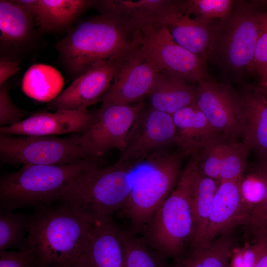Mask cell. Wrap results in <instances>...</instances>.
<instances>
[{
    "instance_id": "cell-1",
    "label": "cell",
    "mask_w": 267,
    "mask_h": 267,
    "mask_svg": "<svg viewBox=\"0 0 267 267\" xmlns=\"http://www.w3.org/2000/svg\"><path fill=\"white\" fill-rule=\"evenodd\" d=\"M52 204L35 207L29 217L27 247L32 250L38 267H74L94 222L65 203Z\"/></svg>"
},
{
    "instance_id": "cell-2",
    "label": "cell",
    "mask_w": 267,
    "mask_h": 267,
    "mask_svg": "<svg viewBox=\"0 0 267 267\" xmlns=\"http://www.w3.org/2000/svg\"><path fill=\"white\" fill-rule=\"evenodd\" d=\"M98 165L84 159L65 165H23L16 172L4 173L0 178V210L14 212L63 201Z\"/></svg>"
},
{
    "instance_id": "cell-3",
    "label": "cell",
    "mask_w": 267,
    "mask_h": 267,
    "mask_svg": "<svg viewBox=\"0 0 267 267\" xmlns=\"http://www.w3.org/2000/svg\"><path fill=\"white\" fill-rule=\"evenodd\" d=\"M140 41V31L101 13L80 23L56 48L66 69L77 78L95 64L139 45Z\"/></svg>"
},
{
    "instance_id": "cell-4",
    "label": "cell",
    "mask_w": 267,
    "mask_h": 267,
    "mask_svg": "<svg viewBox=\"0 0 267 267\" xmlns=\"http://www.w3.org/2000/svg\"><path fill=\"white\" fill-rule=\"evenodd\" d=\"M200 151L192 152L171 194L145 226L142 238L168 259L182 255L193 229L192 199L199 172Z\"/></svg>"
},
{
    "instance_id": "cell-5",
    "label": "cell",
    "mask_w": 267,
    "mask_h": 267,
    "mask_svg": "<svg viewBox=\"0 0 267 267\" xmlns=\"http://www.w3.org/2000/svg\"><path fill=\"white\" fill-rule=\"evenodd\" d=\"M185 155L163 150L137 167L134 182L124 207L116 214L129 222L130 230L142 233L154 214L177 185Z\"/></svg>"
},
{
    "instance_id": "cell-6",
    "label": "cell",
    "mask_w": 267,
    "mask_h": 267,
    "mask_svg": "<svg viewBox=\"0 0 267 267\" xmlns=\"http://www.w3.org/2000/svg\"><path fill=\"white\" fill-rule=\"evenodd\" d=\"M137 167L116 162L105 167L98 165L62 202L93 222L113 219V215L124 207L129 198Z\"/></svg>"
},
{
    "instance_id": "cell-7",
    "label": "cell",
    "mask_w": 267,
    "mask_h": 267,
    "mask_svg": "<svg viewBox=\"0 0 267 267\" xmlns=\"http://www.w3.org/2000/svg\"><path fill=\"white\" fill-rule=\"evenodd\" d=\"M80 137L77 133L63 138L0 134V161L9 165H60L87 159Z\"/></svg>"
},
{
    "instance_id": "cell-8",
    "label": "cell",
    "mask_w": 267,
    "mask_h": 267,
    "mask_svg": "<svg viewBox=\"0 0 267 267\" xmlns=\"http://www.w3.org/2000/svg\"><path fill=\"white\" fill-rule=\"evenodd\" d=\"M144 108L143 102L101 105L80 134V146L85 157L96 162L111 150L123 151L128 132Z\"/></svg>"
},
{
    "instance_id": "cell-9",
    "label": "cell",
    "mask_w": 267,
    "mask_h": 267,
    "mask_svg": "<svg viewBox=\"0 0 267 267\" xmlns=\"http://www.w3.org/2000/svg\"><path fill=\"white\" fill-rule=\"evenodd\" d=\"M140 32L141 52L161 72L187 82L206 79L205 59L177 44L166 27L154 25Z\"/></svg>"
},
{
    "instance_id": "cell-10",
    "label": "cell",
    "mask_w": 267,
    "mask_h": 267,
    "mask_svg": "<svg viewBox=\"0 0 267 267\" xmlns=\"http://www.w3.org/2000/svg\"><path fill=\"white\" fill-rule=\"evenodd\" d=\"M172 115L145 107L129 130L126 146L116 163L136 167L155 153L174 143Z\"/></svg>"
},
{
    "instance_id": "cell-11",
    "label": "cell",
    "mask_w": 267,
    "mask_h": 267,
    "mask_svg": "<svg viewBox=\"0 0 267 267\" xmlns=\"http://www.w3.org/2000/svg\"><path fill=\"white\" fill-rule=\"evenodd\" d=\"M139 46L119 57L111 86L99 100L101 105L130 104L150 93L161 72Z\"/></svg>"
},
{
    "instance_id": "cell-12",
    "label": "cell",
    "mask_w": 267,
    "mask_h": 267,
    "mask_svg": "<svg viewBox=\"0 0 267 267\" xmlns=\"http://www.w3.org/2000/svg\"><path fill=\"white\" fill-rule=\"evenodd\" d=\"M259 12L252 6L241 4L225 20L222 29L219 26L214 50L219 49L224 62L236 71L252 67L257 43Z\"/></svg>"
},
{
    "instance_id": "cell-13",
    "label": "cell",
    "mask_w": 267,
    "mask_h": 267,
    "mask_svg": "<svg viewBox=\"0 0 267 267\" xmlns=\"http://www.w3.org/2000/svg\"><path fill=\"white\" fill-rule=\"evenodd\" d=\"M196 104L212 127L229 140L241 137L239 95L229 85L204 79L198 82Z\"/></svg>"
},
{
    "instance_id": "cell-14",
    "label": "cell",
    "mask_w": 267,
    "mask_h": 267,
    "mask_svg": "<svg viewBox=\"0 0 267 267\" xmlns=\"http://www.w3.org/2000/svg\"><path fill=\"white\" fill-rule=\"evenodd\" d=\"M212 22L191 17L184 1L173 0L155 25L166 27L177 44L205 59L214 50L219 31V27H214Z\"/></svg>"
},
{
    "instance_id": "cell-15",
    "label": "cell",
    "mask_w": 267,
    "mask_h": 267,
    "mask_svg": "<svg viewBox=\"0 0 267 267\" xmlns=\"http://www.w3.org/2000/svg\"><path fill=\"white\" fill-rule=\"evenodd\" d=\"M119 57L97 63L76 78L49 102L48 106L57 110L87 111L110 88Z\"/></svg>"
},
{
    "instance_id": "cell-16",
    "label": "cell",
    "mask_w": 267,
    "mask_h": 267,
    "mask_svg": "<svg viewBox=\"0 0 267 267\" xmlns=\"http://www.w3.org/2000/svg\"><path fill=\"white\" fill-rule=\"evenodd\" d=\"M91 114L87 111L57 110L53 113L38 112L11 126L0 128V134L55 136L81 134L88 127Z\"/></svg>"
},
{
    "instance_id": "cell-17",
    "label": "cell",
    "mask_w": 267,
    "mask_h": 267,
    "mask_svg": "<svg viewBox=\"0 0 267 267\" xmlns=\"http://www.w3.org/2000/svg\"><path fill=\"white\" fill-rule=\"evenodd\" d=\"M242 111L243 143L260 158H267V89L246 85L238 94Z\"/></svg>"
},
{
    "instance_id": "cell-18",
    "label": "cell",
    "mask_w": 267,
    "mask_h": 267,
    "mask_svg": "<svg viewBox=\"0 0 267 267\" xmlns=\"http://www.w3.org/2000/svg\"><path fill=\"white\" fill-rule=\"evenodd\" d=\"M74 267H125L120 228L113 219L94 223L84 250Z\"/></svg>"
},
{
    "instance_id": "cell-19",
    "label": "cell",
    "mask_w": 267,
    "mask_h": 267,
    "mask_svg": "<svg viewBox=\"0 0 267 267\" xmlns=\"http://www.w3.org/2000/svg\"><path fill=\"white\" fill-rule=\"evenodd\" d=\"M238 180L221 182L214 196L204 234L198 245L207 244L224 231L246 222L247 215L242 202Z\"/></svg>"
},
{
    "instance_id": "cell-20",
    "label": "cell",
    "mask_w": 267,
    "mask_h": 267,
    "mask_svg": "<svg viewBox=\"0 0 267 267\" xmlns=\"http://www.w3.org/2000/svg\"><path fill=\"white\" fill-rule=\"evenodd\" d=\"M168 0H95L94 6L101 14L109 15L135 31L155 25L171 5Z\"/></svg>"
},
{
    "instance_id": "cell-21",
    "label": "cell",
    "mask_w": 267,
    "mask_h": 267,
    "mask_svg": "<svg viewBox=\"0 0 267 267\" xmlns=\"http://www.w3.org/2000/svg\"><path fill=\"white\" fill-rule=\"evenodd\" d=\"M172 117L175 128L174 144L186 156L200 150L222 135L212 127L196 103L180 109Z\"/></svg>"
},
{
    "instance_id": "cell-22",
    "label": "cell",
    "mask_w": 267,
    "mask_h": 267,
    "mask_svg": "<svg viewBox=\"0 0 267 267\" xmlns=\"http://www.w3.org/2000/svg\"><path fill=\"white\" fill-rule=\"evenodd\" d=\"M237 226L224 231L207 244L189 248L173 259L169 267H229Z\"/></svg>"
},
{
    "instance_id": "cell-23",
    "label": "cell",
    "mask_w": 267,
    "mask_h": 267,
    "mask_svg": "<svg viewBox=\"0 0 267 267\" xmlns=\"http://www.w3.org/2000/svg\"><path fill=\"white\" fill-rule=\"evenodd\" d=\"M149 96L151 108L173 115L196 103L197 91L183 79L160 72Z\"/></svg>"
},
{
    "instance_id": "cell-24",
    "label": "cell",
    "mask_w": 267,
    "mask_h": 267,
    "mask_svg": "<svg viewBox=\"0 0 267 267\" xmlns=\"http://www.w3.org/2000/svg\"><path fill=\"white\" fill-rule=\"evenodd\" d=\"M34 20L15 0H0V46L19 47L30 40Z\"/></svg>"
},
{
    "instance_id": "cell-25",
    "label": "cell",
    "mask_w": 267,
    "mask_h": 267,
    "mask_svg": "<svg viewBox=\"0 0 267 267\" xmlns=\"http://www.w3.org/2000/svg\"><path fill=\"white\" fill-rule=\"evenodd\" d=\"M95 0H39L35 22L46 31L60 29L71 24L82 13L93 6Z\"/></svg>"
},
{
    "instance_id": "cell-26",
    "label": "cell",
    "mask_w": 267,
    "mask_h": 267,
    "mask_svg": "<svg viewBox=\"0 0 267 267\" xmlns=\"http://www.w3.org/2000/svg\"><path fill=\"white\" fill-rule=\"evenodd\" d=\"M220 183V181L198 172L192 199L193 229L189 248L198 246L203 236L214 196Z\"/></svg>"
},
{
    "instance_id": "cell-27",
    "label": "cell",
    "mask_w": 267,
    "mask_h": 267,
    "mask_svg": "<svg viewBox=\"0 0 267 267\" xmlns=\"http://www.w3.org/2000/svg\"><path fill=\"white\" fill-rule=\"evenodd\" d=\"M63 79L55 68L46 64H35L25 72L22 81L23 92L40 101H51L59 93Z\"/></svg>"
},
{
    "instance_id": "cell-28",
    "label": "cell",
    "mask_w": 267,
    "mask_h": 267,
    "mask_svg": "<svg viewBox=\"0 0 267 267\" xmlns=\"http://www.w3.org/2000/svg\"><path fill=\"white\" fill-rule=\"evenodd\" d=\"M125 249V267H169L168 258L151 248L142 238L120 228Z\"/></svg>"
},
{
    "instance_id": "cell-29",
    "label": "cell",
    "mask_w": 267,
    "mask_h": 267,
    "mask_svg": "<svg viewBox=\"0 0 267 267\" xmlns=\"http://www.w3.org/2000/svg\"><path fill=\"white\" fill-rule=\"evenodd\" d=\"M29 217L21 213L0 210V251L28 248L26 238Z\"/></svg>"
},
{
    "instance_id": "cell-30",
    "label": "cell",
    "mask_w": 267,
    "mask_h": 267,
    "mask_svg": "<svg viewBox=\"0 0 267 267\" xmlns=\"http://www.w3.org/2000/svg\"><path fill=\"white\" fill-rule=\"evenodd\" d=\"M252 225V237L240 240L237 236L229 267H255L265 244L267 228Z\"/></svg>"
},
{
    "instance_id": "cell-31",
    "label": "cell",
    "mask_w": 267,
    "mask_h": 267,
    "mask_svg": "<svg viewBox=\"0 0 267 267\" xmlns=\"http://www.w3.org/2000/svg\"><path fill=\"white\" fill-rule=\"evenodd\" d=\"M250 150L241 141H227L222 158L220 181H236L244 173Z\"/></svg>"
},
{
    "instance_id": "cell-32",
    "label": "cell",
    "mask_w": 267,
    "mask_h": 267,
    "mask_svg": "<svg viewBox=\"0 0 267 267\" xmlns=\"http://www.w3.org/2000/svg\"><path fill=\"white\" fill-rule=\"evenodd\" d=\"M244 210L247 218L251 212L265 201L267 186L263 178L255 171L242 175L238 180Z\"/></svg>"
},
{
    "instance_id": "cell-33",
    "label": "cell",
    "mask_w": 267,
    "mask_h": 267,
    "mask_svg": "<svg viewBox=\"0 0 267 267\" xmlns=\"http://www.w3.org/2000/svg\"><path fill=\"white\" fill-rule=\"evenodd\" d=\"M229 140L222 135L211 140L200 150L199 172L220 181V175L226 144Z\"/></svg>"
},
{
    "instance_id": "cell-34",
    "label": "cell",
    "mask_w": 267,
    "mask_h": 267,
    "mask_svg": "<svg viewBox=\"0 0 267 267\" xmlns=\"http://www.w3.org/2000/svg\"><path fill=\"white\" fill-rule=\"evenodd\" d=\"M233 1L230 0H184L186 11L195 17L212 21L220 18L226 20L230 15Z\"/></svg>"
},
{
    "instance_id": "cell-35",
    "label": "cell",
    "mask_w": 267,
    "mask_h": 267,
    "mask_svg": "<svg viewBox=\"0 0 267 267\" xmlns=\"http://www.w3.org/2000/svg\"><path fill=\"white\" fill-rule=\"evenodd\" d=\"M29 112L15 105L12 101L5 83L0 85V127L15 124L24 119Z\"/></svg>"
},
{
    "instance_id": "cell-36",
    "label": "cell",
    "mask_w": 267,
    "mask_h": 267,
    "mask_svg": "<svg viewBox=\"0 0 267 267\" xmlns=\"http://www.w3.org/2000/svg\"><path fill=\"white\" fill-rule=\"evenodd\" d=\"M0 267H38L32 250L0 251Z\"/></svg>"
},
{
    "instance_id": "cell-37",
    "label": "cell",
    "mask_w": 267,
    "mask_h": 267,
    "mask_svg": "<svg viewBox=\"0 0 267 267\" xmlns=\"http://www.w3.org/2000/svg\"><path fill=\"white\" fill-rule=\"evenodd\" d=\"M253 170L264 180L267 186V193L265 201L251 212L247 221L248 223L267 228V158H259Z\"/></svg>"
},
{
    "instance_id": "cell-38",
    "label": "cell",
    "mask_w": 267,
    "mask_h": 267,
    "mask_svg": "<svg viewBox=\"0 0 267 267\" xmlns=\"http://www.w3.org/2000/svg\"><path fill=\"white\" fill-rule=\"evenodd\" d=\"M257 43L252 68L267 62V11L260 12Z\"/></svg>"
},
{
    "instance_id": "cell-39",
    "label": "cell",
    "mask_w": 267,
    "mask_h": 267,
    "mask_svg": "<svg viewBox=\"0 0 267 267\" xmlns=\"http://www.w3.org/2000/svg\"><path fill=\"white\" fill-rule=\"evenodd\" d=\"M20 60L0 58V85L5 83L11 76L20 70Z\"/></svg>"
},
{
    "instance_id": "cell-40",
    "label": "cell",
    "mask_w": 267,
    "mask_h": 267,
    "mask_svg": "<svg viewBox=\"0 0 267 267\" xmlns=\"http://www.w3.org/2000/svg\"><path fill=\"white\" fill-rule=\"evenodd\" d=\"M260 79V85L267 89V62L261 64L255 68Z\"/></svg>"
},
{
    "instance_id": "cell-41",
    "label": "cell",
    "mask_w": 267,
    "mask_h": 267,
    "mask_svg": "<svg viewBox=\"0 0 267 267\" xmlns=\"http://www.w3.org/2000/svg\"><path fill=\"white\" fill-rule=\"evenodd\" d=\"M255 267H267V233L264 247Z\"/></svg>"
}]
</instances>
